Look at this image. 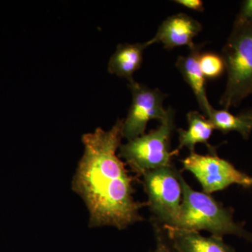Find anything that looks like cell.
Listing matches in <instances>:
<instances>
[{
    "label": "cell",
    "mask_w": 252,
    "mask_h": 252,
    "mask_svg": "<svg viewBox=\"0 0 252 252\" xmlns=\"http://www.w3.org/2000/svg\"><path fill=\"white\" fill-rule=\"evenodd\" d=\"M175 128V111L170 108L167 117L158 128L121 144L119 157L139 175L170 166L172 158L180 152L177 149L170 151V141Z\"/></svg>",
    "instance_id": "cell-4"
},
{
    "label": "cell",
    "mask_w": 252,
    "mask_h": 252,
    "mask_svg": "<svg viewBox=\"0 0 252 252\" xmlns=\"http://www.w3.org/2000/svg\"><path fill=\"white\" fill-rule=\"evenodd\" d=\"M221 56L227 83L220 104L228 110L252 94V23H234Z\"/></svg>",
    "instance_id": "cell-3"
},
{
    "label": "cell",
    "mask_w": 252,
    "mask_h": 252,
    "mask_svg": "<svg viewBox=\"0 0 252 252\" xmlns=\"http://www.w3.org/2000/svg\"><path fill=\"white\" fill-rule=\"evenodd\" d=\"M128 87L132 101L127 117L124 119L123 136L131 140L145 133L149 121L162 122L167 117L168 109L163 107L167 94L159 89H151L135 80L129 82Z\"/></svg>",
    "instance_id": "cell-7"
},
{
    "label": "cell",
    "mask_w": 252,
    "mask_h": 252,
    "mask_svg": "<svg viewBox=\"0 0 252 252\" xmlns=\"http://www.w3.org/2000/svg\"><path fill=\"white\" fill-rule=\"evenodd\" d=\"M242 114H243L244 117L248 118V119H250V120L252 122V109L247 111V112L243 113Z\"/></svg>",
    "instance_id": "cell-18"
},
{
    "label": "cell",
    "mask_w": 252,
    "mask_h": 252,
    "mask_svg": "<svg viewBox=\"0 0 252 252\" xmlns=\"http://www.w3.org/2000/svg\"><path fill=\"white\" fill-rule=\"evenodd\" d=\"M215 127L223 133L237 132L244 139H248L252 132V122L243 114L235 116L227 109H216L212 107L208 117Z\"/></svg>",
    "instance_id": "cell-13"
},
{
    "label": "cell",
    "mask_w": 252,
    "mask_h": 252,
    "mask_svg": "<svg viewBox=\"0 0 252 252\" xmlns=\"http://www.w3.org/2000/svg\"><path fill=\"white\" fill-rule=\"evenodd\" d=\"M124 119L109 130L97 127L83 135L84 152L72 188L89 211L90 228L109 225L119 230L144 220L140 210L147 203L135 201L134 179L117 155L122 144Z\"/></svg>",
    "instance_id": "cell-1"
},
{
    "label": "cell",
    "mask_w": 252,
    "mask_h": 252,
    "mask_svg": "<svg viewBox=\"0 0 252 252\" xmlns=\"http://www.w3.org/2000/svg\"><path fill=\"white\" fill-rule=\"evenodd\" d=\"M199 63L205 79H217L225 71L224 60L221 55L215 53H201L199 58Z\"/></svg>",
    "instance_id": "cell-14"
},
{
    "label": "cell",
    "mask_w": 252,
    "mask_h": 252,
    "mask_svg": "<svg viewBox=\"0 0 252 252\" xmlns=\"http://www.w3.org/2000/svg\"><path fill=\"white\" fill-rule=\"evenodd\" d=\"M163 228L177 252H235L222 238L205 237L197 231L173 227Z\"/></svg>",
    "instance_id": "cell-9"
},
{
    "label": "cell",
    "mask_w": 252,
    "mask_h": 252,
    "mask_svg": "<svg viewBox=\"0 0 252 252\" xmlns=\"http://www.w3.org/2000/svg\"><path fill=\"white\" fill-rule=\"evenodd\" d=\"M250 23H252V0H245L242 2L234 23L245 24Z\"/></svg>",
    "instance_id": "cell-15"
},
{
    "label": "cell",
    "mask_w": 252,
    "mask_h": 252,
    "mask_svg": "<svg viewBox=\"0 0 252 252\" xmlns=\"http://www.w3.org/2000/svg\"><path fill=\"white\" fill-rule=\"evenodd\" d=\"M189 127L187 130L178 129L179 147L180 151L187 147L190 152H195V147L198 144H204L208 147L212 154H216V151L209 143L212 132L215 130L213 125L208 119L197 111H191L187 114Z\"/></svg>",
    "instance_id": "cell-12"
},
{
    "label": "cell",
    "mask_w": 252,
    "mask_h": 252,
    "mask_svg": "<svg viewBox=\"0 0 252 252\" xmlns=\"http://www.w3.org/2000/svg\"><path fill=\"white\" fill-rule=\"evenodd\" d=\"M149 47L147 41L135 44H120L110 58L108 72L117 77L134 81L133 74L141 67L144 50Z\"/></svg>",
    "instance_id": "cell-11"
},
{
    "label": "cell",
    "mask_w": 252,
    "mask_h": 252,
    "mask_svg": "<svg viewBox=\"0 0 252 252\" xmlns=\"http://www.w3.org/2000/svg\"><path fill=\"white\" fill-rule=\"evenodd\" d=\"M202 29V25L189 15L182 13L172 15L161 23L157 34L147 43L149 46L160 43L168 50L184 46L191 49L195 46L194 38Z\"/></svg>",
    "instance_id": "cell-8"
},
{
    "label": "cell",
    "mask_w": 252,
    "mask_h": 252,
    "mask_svg": "<svg viewBox=\"0 0 252 252\" xmlns=\"http://www.w3.org/2000/svg\"><path fill=\"white\" fill-rule=\"evenodd\" d=\"M175 2L193 11H204L203 1L200 0H175Z\"/></svg>",
    "instance_id": "cell-17"
},
{
    "label": "cell",
    "mask_w": 252,
    "mask_h": 252,
    "mask_svg": "<svg viewBox=\"0 0 252 252\" xmlns=\"http://www.w3.org/2000/svg\"><path fill=\"white\" fill-rule=\"evenodd\" d=\"M180 172L175 167H161L143 175L144 187L148 196L147 205L157 222L163 227H175L182 201Z\"/></svg>",
    "instance_id": "cell-5"
},
{
    "label": "cell",
    "mask_w": 252,
    "mask_h": 252,
    "mask_svg": "<svg viewBox=\"0 0 252 252\" xmlns=\"http://www.w3.org/2000/svg\"><path fill=\"white\" fill-rule=\"evenodd\" d=\"M203 44L195 45L185 56H179L176 62V67L182 77L189 84L195 94L200 109L208 117L212 109L207 98L205 90V77L200 67L199 58L201 54Z\"/></svg>",
    "instance_id": "cell-10"
},
{
    "label": "cell",
    "mask_w": 252,
    "mask_h": 252,
    "mask_svg": "<svg viewBox=\"0 0 252 252\" xmlns=\"http://www.w3.org/2000/svg\"><path fill=\"white\" fill-rule=\"evenodd\" d=\"M182 201L177 224L173 228L193 231L207 230L214 236L222 238L234 235L252 241V233L233 220V211L212 198L210 194L194 190L181 174Z\"/></svg>",
    "instance_id": "cell-2"
},
{
    "label": "cell",
    "mask_w": 252,
    "mask_h": 252,
    "mask_svg": "<svg viewBox=\"0 0 252 252\" xmlns=\"http://www.w3.org/2000/svg\"><path fill=\"white\" fill-rule=\"evenodd\" d=\"M182 162L184 170L191 172L198 181L204 193H215L233 185L245 189L252 187V176L240 171L233 164L217 154L201 155L190 152Z\"/></svg>",
    "instance_id": "cell-6"
},
{
    "label": "cell",
    "mask_w": 252,
    "mask_h": 252,
    "mask_svg": "<svg viewBox=\"0 0 252 252\" xmlns=\"http://www.w3.org/2000/svg\"><path fill=\"white\" fill-rule=\"evenodd\" d=\"M157 249L152 252H177L172 246L168 237L165 236L161 230H157Z\"/></svg>",
    "instance_id": "cell-16"
}]
</instances>
